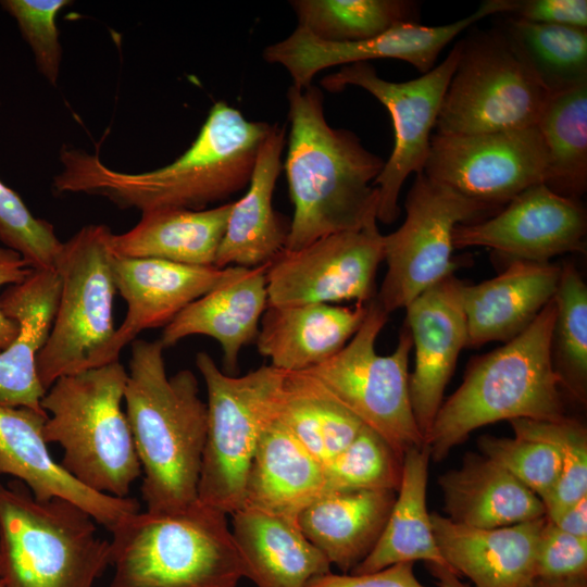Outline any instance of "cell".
<instances>
[{
	"mask_svg": "<svg viewBox=\"0 0 587 587\" xmlns=\"http://www.w3.org/2000/svg\"><path fill=\"white\" fill-rule=\"evenodd\" d=\"M272 125L248 121L240 111L217 101L190 147L173 162L150 171L109 167L97 150L63 146L61 171L52 179L58 195L85 193L141 213L205 210L248 186L259 150Z\"/></svg>",
	"mask_w": 587,
	"mask_h": 587,
	"instance_id": "cell-1",
	"label": "cell"
},
{
	"mask_svg": "<svg viewBox=\"0 0 587 587\" xmlns=\"http://www.w3.org/2000/svg\"><path fill=\"white\" fill-rule=\"evenodd\" d=\"M287 99L290 134L284 167L294 215L284 249L377 221L373 184L385 161L355 134L326 122L323 92L314 85H291Z\"/></svg>",
	"mask_w": 587,
	"mask_h": 587,
	"instance_id": "cell-2",
	"label": "cell"
},
{
	"mask_svg": "<svg viewBox=\"0 0 587 587\" xmlns=\"http://www.w3.org/2000/svg\"><path fill=\"white\" fill-rule=\"evenodd\" d=\"M159 340L132 342L124 391L126 417L141 466L146 510L171 512L198 500L207 402L190 370L167 376Z\"/></svg>",
	"mask_w": 587,
	"mask_h": 587,
	"instance_id": "cell-3",
	"label": "cell"
},
{
	"mask_svg": "<svg viewBox=\"0 0 587 587\" xmlns=\"http://www.w3.org/2000/svg\"><path fill=\"white\" fill-rule=\"evenodd\" d=\"M554 316L552 299L524 332L471 361L462 384L441 403L425 438L432 459L444 460L472 432L499 421L565 416L551 359Z\"/></svg>",
	"mask_w": 587,
	"mask_h": 587,
	"instance_id": "cell-4",
	"label": "cell"
},
{
	"mask_svg": "<svg viewBox=\"0 0 587 587\" xmlns=\"http://www.w3.org/2000/svg\"><path fill=\"white\" fill-rule=\"evenodd\" d=\"M227 516L196 500L124 517L110 530V587H237L243 575Z\"/></svg>",
	"mask_w": 587,
	"mask_h": 587,
	"instance_id": "cell-5",
	"label": "cell"
},
{
	"mask_svg": "<svg viewBox=\"0 0 587 587\" xmlns=\"http://www.w3.org/2000/svg\"><path fill=\"white\" fill-rule=\"evenodd\" d=\"M127 375L114 361L60 377L41 399L43 438L62 447L60 465L88 489L117 498L141 476L122 410Z\"/></svg>",
	"mask_w": 587,
	"mask_h": 587,
	"instance_id": "cell-6",
	"label": "cell"
},
{
	"mask_svg": "<svg viewBox=\"0 0 587 587\" xmlns=\"http://www.w3.org/2000/svg\"><path fill=\"white\" fill-rule=\"evenodd\" d=\"M110 566V541L73 502L38 501L14 479L0 484L2 587H93Z\"/></svg>",
	"mask_w": 587,
	"mask_h": 587,
	"instance_id": "cell-7",
	"label": "cell"
},
{
	"mask_svg": "<svg viewBox=\"0 0 587 587\" xmlns=\"http://www.w3.org/2000/svg\"><path fill=\"white\" fill-rule=\"evenodd\" d=\"M196 366L208 394L198 500L232 515L242 505L261 436L277 417L285 372L262 365L233 376L220 370L204 351L197 353Z\"/></svg>",
	"mask_w": 587,
	"mask_h": 587,
	"instance_id": "cell-8",
	"label": "cell"
},
{
	"mask_svg": "<svg viewBox=\"0 0 587 587\" xmlns=\"http://www.w3.org/2000/svg\"><path fill=\"white\" fill-rule=\"evenodd\" d=\"M112 234L107 225L89 224L63 242L55 265L61 280L59 302L36 359L45 390L62 376L98 367L115 334Z\"/></svg>",
	"mask_w": 587,
	"mask_h": 587,
	"instance_id": "cell-9",
	"label": "cell"
},
{
	"mask_svg": "<svg viewBox=\"0 0 587 587\" xmlns=\"http://www.w3.org/2000/svg\"><path fill=\"white\" fill-rule=\"evenodd\" d=\"M389 314L376 298L367 303L366 316L347 345L323 363L304 371L365 426L377 433L403 459L412 448L424 446L409 392L411 333L404 324L392 353L375 350L377 336Z\"/></svg>",
	"mask_w": 587,
	"mask_h": 587,
	"instance_id": "cell-10",
	"label": "cell"
},
{
	"mask_svg": "<svg viewBox=\"0 0 587 587\" xmlns=\"http://www.w3.org/2000/svg\"><path fill=\"white\" fill-rule=\"evenodd\" d=\"M461 45L436 133L471 135L537 126L550 93L500 28L473 33Z\"/></svg>",
	"mask_w": 587,
	"mask_h": 587,
	"instance_id": "cell-11",
	"label": "cell"
},
{
	"mask_svg": "<svg viewBox=\"0 0 587 587\" xmlns=\"http://www.w3.org/2000/svg\"><path fill=\"white\" fill-rule=\"evenodd\" d=\"M404 209L401 226L383 236L387 272L375 298L388 314L453 274L452 235L458 225L484 220L502 208L470 199L421 172Z\"/></svg>",
	"mask_w": 587,
	"mask_h": 587,
	"instance_id": "cell-12",
	"label": "cell"
},
{
	"mask_svg": "<svg viewBox=\"0 0 587 587\" xmlns=\"http://www.w3.org/2000/svg\"><path fill=\"white\" fill-rule=\"evenodd\" d=\"M461 49L459 40L440 64L407 82H390L379 77L369 62L341 66L338 72L326 75L321 82L330 92H340L348 86L361 87L374 96L391 116L394 149L373 184L378 191L376 217L384 224L394 223L401 213L399 195L405 179L424 170L432 133Z\"/></svg>",
	"mask_w": 587,
	"mask_h": 587,
	"instance_id": "cell-13",
	"label": "cell"
},
{
	"mask_svg": "<svg viewBox=\"0 0 587 587\" xmlns=\"http://www.w3.org/2000/svg\"><path fill=\"white\" fill-rule=\"evenodd\" d=\"M383 236L375 221L296 250L283 249L267 263V307L370 302L384 261Z\"/></svg>",
	"mask_w": 587,
	"mask_h": 587,
	"instance_id": "cell-14",
	"label": "cell"
},
{
	"mask_svg": "<svg viewBox=\"0 0 587 587\" xmlns=\"http://www.w3.org/2000/svg\"><path fill=\"white\" fill-rule=\"evenodd\" d=\"M547 150L537 128L471 135L434 134L423 173L459 193L503 208L544 184Z\"/></svg>",
	"mask_w": 587,
	"mask_h": 587,
	"instance_id": "cell-15",
	"label": "cell"
},
{
	"mask_svg": "<svg viewBox=\"0 0 587 587\" xmlns=\"http://www.w3.org/2000/svg\"><path fill=\"white\" fill-rule=\"evenodd\" d=\"M510 8V0H487L470 15L449 24L425 26L405 22L376 37L353 42L324 41L297 26L285 39L267 46L263 58L282 65L292 85L300 87L312 85L314 76L325 68L375 59L401 60L425 74L435 66L444 48L464 29L489 15L508 14Z\"/></svg>",
	"mask_w": 587,
	"mask_h": 587,
	"instance_id": "cell-16",
	"label": "cell"
},
{
	"mask_svg": "<svg viewBox=\"0 0 587 587\" xmlns=\"http://www.w3.org/2000/svg\"><path fill=\"white\" fill-rule=\"evenodd\" d=\"M587 214L582 203L536 184L510 200L499 212L458 225L454 249L485 247L510 261L549 262L555 255L583 252Z\"/></svg>",
	"mask_w": 587,
	"mask_h": 587,
	"instance_id": "cell-17",
	"label": "cell"
},
{
	"mask_svg": "<svg viewBox=\"0 0 587 587\" xmlns=\"http://www.w3.org/2000/svg\"><path fill=\"white\" fill-rule=\"evenodd\" d=\"M463 284L451 274L404 308V324L415 350L414 369L409 375L410 400L424 442L444 402L459 354L467 345Z\"/></svg>",
	"mask_w": 587,
	"mask_h": 587,
	"instance_id": "cell-18",
	"label": "cell"
},
{
	"mask_svg": "<svg viewBox=\"0 0 587 587\" xmlns=\"http://www.w3.org/2000/svg\"><path fill=\"white\" fill-rule=\"evenodd\" d=\"M47 417L28 408L0 405V475L24 483L38 501L61 498L73 502L108 530L140 511L136 499L93 491L71 476L52 458L43 438Z\"/></svg>",
	"mask_w": 587,
	"mask_h": 587,
	"instance_id": "cell-19",
	"label": "cell"
},
{
	"mask_svg": "<svg viewBox=\"0 0 587 587\" xmlns=\"http://www.w3.org/2000/svg\"><path fill=\"white\" fill-rule=\"evenodd\" d=\"M227 270L115 257V288L127 312L102 352L99 366L118 361L121 351L141 332L168 325L187 305L218 285Z\"/></svg>",
	"mask_w": 587,
	"mask_h": 587,
	"instance_id": "cell-20",
	"label": "cell"
},
{
	"mask_svg": "<svg viewBox=\"0 0 587 587\" xmlns=\"http://www.w3.org/2000/svg\"><path fill=\"white\" fill-rule=\"evenodd\" d=\"M547 516L496 528H477L430 513L438 549L474 587H523L536 577V554Z\"/></svg>",
	"mask_w": 587,
	"mask_h": 587,
	"instance_id": "cell-21",
	"label": "cell"
},
{
	"mask_svg": "<svg viewBox=\"0 0 587 587\" xmlns=\"http://www.w3.org/2000/svg\"><path fill=\"white\" fill-rule=\"evenodd\" d=\"M266 268L267 264L228 266L218 285L163 328L159 341L164 349L186 337L204 335L220 344L225 373L235 372L240 350L255 341L267 308Z\"/></svg>",
	"mask_w": 587,
	"mask_h": 587,
	"instance_id": "cell-22",
	"label": "cell"
},
{
	"mask_svg": "<svg viewBox=\"0 0 587 587\" xmlns=\"http://www.w3.org/2000/svg\"><path fill=\"white\" fill-rule=\"evenodd\" d=\"M60 289L57 270L33 268L25 280L0 296L2 312L18 324V335L0 352V405L46 413L36 359L51 330Z\"/></svg>",
	"mask_w": 587,
	"mask_h": 587,
	"instance_id": "cell-23",
	"label": "cell"
},
{
	"mask_svg": "<svg viewBox=\"0 0 587 587\" xmlns=\"http://www.w3.org/2000/svg\"><path fill=\"white\" fill-rule=\"evenodd\" d=\"M561 266L513 260L498 276L462 287L466 347L508 342L524 332L553 299Z\"/></svg>",
	"mask_w": 587,
	"mask_h": 587,
	"instance_id": "cell-24",
	"label": "cell"
},
{
	"mask_svg": "<svg viewBox=\"0 0 587 587\" xmlns=\"http://www.w3.org/2000/svg\"><path fill=\"white\" fill-rule=\"evenodd\" d=\"M367 303L267 307L255 339L258 351L283 372L308 371L347 345L362 325Z\"/></svg>",
	"mask_w": 587,
	"mask_h": 587,
	"instance_id": "cell-25",
	"label": "cell"
},
{
	"mask_svg": "<svg viewBox=\"0 0 587 587\" xmlns=\"http://www.w3.org/2000/svg\"><path fill=\"white\" fill-rule=\"evenodd\" d=\"M230 516L242 575L255 587H304L332 572L297 520L247 507Z\"/></svg>",
	"mask_w": 587,
	"mask_h": 587,
	"instance_id": "cell-26",
	"label": "cell"
},
{
	"mask_svg": "<svg viewBox=\"0 0 587 587\" xmlns=\"http://www.w3.org/2000/svg\"><path fill=\"white\" fill-rule=\"evenodd\" d=\"M285 143V128L272 125L259 150L247 192L233 202L214 266L264 265L285 248L289 226L273 208Z\"/></svg>",
	"mask_w": 587,
	"mask_h": 587,
	"instance_id": "cell-27",
	"label": "cell"
},
{
	"mask_svg": "<svg viewBox=\"0 0 587 587\" xmlns=\"http://www.w3.org/2000/svg\"><path fill=\"white\" fill-rule=\"evenodd\" d=\"M394 490L329 491L309 504L297 522L304 536L341 573H351L378 541Z\"/></svg>",
	"mask_w": 587,
	"mask_h": 587,
	"instance_id": "cell-28",
	"label": "cell"
},
{
	"mask_svg": "<svg viewBox=\"0 0 587 587\" xmlns=\"http://www.w3.org/2000/svg\"><path fill=\"white\" fill-rule=\"evenodd\" d=\"M326 492L323 463L276 417L263 432L247 476L242 507L298 519Z\"/></svg>",
	"mask_w": 587,
	"mask_h": 587,
	"instance_id": "cell-29",
	"label": "cell"
},
{
	"mask_svg": "<svg viewBox=\"0 0 587 587\" xmlns=\"http://www.w3.org/2000/svg\"><path fill=\"white\" fill-rule=\"evenodd\" d=\"M438 482L447 517L459 524L496 528L546 515L535 492L483 454H466Z\"/></svg>",
	"mask_w": 587,
	"mask_h": 587,
	"instance_id": "cell-30",
	"label": "cell"
},
{
	"mask_svg": "<svg viewBox=\"0 0 587 587\" xmlns=\"http://www.w3.org/2000/svg\"><path fill=\"white\" fill-rule=\"evenodd\" d=\"M233 202L205 210L163 209L141 213L128 232L112 234L115 257L159 259L214 266Z\"/></svg>",
	"mask_w": 587,
	"mask_h": 587,
	"instance_id": "cell-31",
	"label": "cell"
},
{
	"mask_svg": "<svg viewBox=\"0 0 587 587\" xmlns=\"http://www.w3.org/2000/svg\"><path fill=\"white\" fill-rule=\"evenodd\" d=\"M429 459L425 445L404 453L400 485L384 530L373 550L351 573H372L417 560L451 570L436 544L426 505Z\"/></svg>",
	"mask_w": 587,
	"mask_h": 587,
	"instance_id": "cell-32",
	"label": "cell"
},
{
	"mask_svg": "<svg viewBox=\"0 0 587 587\" xmlns=\"http://www.w3.org/2000/svg\"><path fill=\"white\" fill-rule=\"evenodd\" d=\"M277 419L323 464L344 450L364 426L304 371L285 372Z\"/></svg>",
	"mask_w": 587,
	"mask_h": 587,
	"instance_id": "cell-33",
	"label": "cell"
},
{
	"mask_svg": "<svg viewBox=\"0 0 587 587\" xmlns=\"http://www.w3.org/2000/svg\"><path fill=\"white\" fill-rule=\"evenodd\" d=\"M537 128L548 155L544 184L578 200L587 189V82L550 95Z\"/></svg>",
	"mask_w": 587,
	"mask_h": 587,
	"instance_id": "cell-34",
	"label": "cell"
},
{
	"mask_svg": "<svg viewBox=\"0 0 587 587\" xmlns=\"http://www.w3.org/2000/svg\"><path fill=\"white\" fill-rule=\"evenodd\" d=\"M499 28L550 95L587 82V29L529 23L510 16Z\"/></svg>",
	"mask_w": 587,
	"mask_h": 587,
	"instance_id": "cell-35",
	"label": "cell"
},
{
	"mask_svg": "<svg viewBox=\"0 0 587 587\" xmlns=\"http://www.w3.org/2000/svg\"><path fill=\"white\" fill-rule=\"evenodd\" d=\"M298 26L330 42L376 37L395 25L416 22L417 3L407 0H295Z\"/></svg>",
	"mask_w": 587,
	"mask_h": 587,
	"instance_id": "cell-36",
	"label": "cell"
},
{
	"mask_svg": "<svg viewBox=\"0 0 587 587\" xmlns=\"http://www.w3.org/2000/svg\"><path fill=\"white\" fill-rule=\"evenodd\" d=\"M551 359L561 388L582 403L587 396V286L574 265L561 266L553 297Z\"/></svg>",
	"mask_w": 587,
	"mask_h": 587,
	"instance_id": "cell-37",
	"label": "cell"
},
{
	"mask_svg": "<svg viewBox=\"0 0 587 587\" xmlns=\"http://www.w3.org/2000/svg\"><path fill=\"white\" fill-rule=\"evenodd\" d=\"M509 422L515 436L546 442L560 455V477L542 500L550 520L587 496V433L580 423L566 416L557 421L515 419Z\"/></svg>",
	"mask_w": 587,
	"mask_h": 587,
	"instance_id": "cell-38",
	"label": "cell"
},
{
	"mask_svg": "<svg viewBox=\"0 0 587 587\" xmlns=\"http://www.w3.org/2000/svg\"><path fill=\"white\" fill-rule=\"evenodd\" d=\"M402 461L385 439L364 425L344 450L323 464L326 492L376 489L397 491Z\"/></svg>",
	"mask_w": 587,
	"mask_h": 587,
	"instance_id": "cell-39",
	"label": "cell"
},
{
	"mask_svg": "<svg viewBox=\"0 0 587 587\" xmlns=\"http://www.w3.org/2000/svg\"><path fill=\"white\" fill-rule=\"evenodd\" d=\"M0 241L33 268L55 270L62 250L52 224L35 216L22 198L0 179Z\"/></svg>",
	"mask_w": 587,
	"mask_h": 587,
	"instance_id": "cell-40",
	"label": "cell"
},
{
	"mask_svg": "<svg viewBox=\"0 0 587 587\" xmlns=\"http://www.w3.org/2000/svg\"><path fill=\"white\" fill-rule=\"evenodd\" d=\"M477 445L483 455L508 471L541 501L560 477V455L546 442L514 435L513 438L482 436Z\"/></svg>",
	"mask_w": 587,
	"mask_h": 587,
	"instance_id": "cell-41",
	"label": "cell"
},
{
	"mask_svg": "<svg viewBox=\"0 0 587 587\" xmlns=\"http://www.w3.org/2000/svg\"><path fill=\"white\" fill-rule=\"evenodd\" d=\"M73 2L70 0H2L0 5L17 24L29 46L36 67L43 78L57 86L62 60L59 13Z\"/></svg>",
	"mask_w": 587,
	"mask_h": 587,
	"instance_id": "cell-42",
	"label": "cell"
},
{
	"mask_svg": "<svg viewBox=\"0 0 587 587\" xmlns=\"http://www.w3.org/2000/svg\"><path fill=\"white\" fill-rule=\"evenodd\" d=\"M586 576L587 538L560 529L547 516L537 546L536 577L567 579Z\"/></svg>",
	"mask_w": 587,
	"mask_h": 587,
	"instance_id": "cell-43",
	"label": "cell"
},
{
	"mask_svg": "<svg viewBox=\"0 0 587 587\" xmlns=\"http://www.w3.org/2000/svg\"><path fill=\"white\" fill-rule=\"evenodd\" d=\"M440 587H469L449 569L430 565ZM304 587H425L415 576L413 563H398L372 573L333 572L319 576Z\"/></svg>",
	"mask_w": 587,
	"mask_h": 587,
	"instance_id": "cell-44",
	"label": "cell"
},
{
	"mask_svg": "<svg viewBox=\"0 0 587 587\" xmlns=\"http://www.w3.org/2000/svg\"><path fill=\"white\" fill-rule=\"evenodd\" d=\"M510 17L587 29L586 0H511Z\"/></svg>",
	"mask_w": 587,
	"mask_h": 587,
	"instance_id": "cell-45",
	"label": "cell"
},
{
	"mask_svg": "<svg viewBox=\"0 0 587 587\" xmlns=\"http://www.w3.org/2000/svg\"><path fill=\"white\" fill-rule=\"evenodd\" d=\"M33 267L16 251L0 248V287L22 283ZM18 335V324L8 317L0 308V352L7 349Z\"/></svg>",
	"mask_w": 587,
	"mask_h": 587,
	"instance_id": "cell-46",
	"label": "cell"
},
{
	"mask_svg": "<svg viewBox=\"0 0 587 587\" xmlns=\"http://www.w3.org/2000/svg\"><path fill=\"white\" fill-rule=\"evenodd\" d=\"M551 521L569 534L587 538V496L565 508Z\"/></svg>",
	"mask_w": 587,
	"mask_h": 587,
	"instance_id": "cell-47",
	"label": "cell"
},
{
	"mask_svg": "<svg viewBox=\"0 0 587 587\" xmlns=\"http://www.w3.org/2000/svg\"><path fill=\"white\" fill-rule=\"evenodd\" d=\"M523 587H587V576L567 579H546L535 577Z\"/></svg>",
	"mask_w": 587,
	"mask_h": 587,
	"instance_id": "cell-48",
	"label": "cell"
},
{
	"mask_svg": "<svg viewBox=\"0 0 587 587\" xmlns=\"http://www.w3.org/2000/svg\"><path fill=\"white\" fill-rule=\"evenodd\" d=\"M0 587H2V582L0 580Z\"/></svg>",
	"mask_w": 587,
	"mask_h": 587,
	"instance_id": "cell-49",
	"label": "cell"
}]
</instances>
